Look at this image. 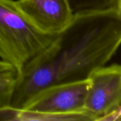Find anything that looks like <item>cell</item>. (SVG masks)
<instances>
[{
    "instance_id": "6da1fadb",
    "label": "cell",
    "mask_w": 121,
    "mask_h": 121,
    "mask_svg": "<svg viewBox=\"0 0 121 121\" xmlns=\"http://www.w3.org/2000/svg\"><path fill=\"white\" fill-rule=\"evenodd\" d=\"M121 43L120 11L74 15L50 45L18 73L9 106L23 109L49 87L87 80L111 60Z\"/></svg>"
},
{
    "instance_id": "7a4b0ae2",
    "label": "cell",
    "mask_w": 121,
    "mask_h": 121,
    "mask_svg": "<svg viewBox=\"0 0 121 121\" xmlns=\"http://www.w3.org/2000/svg\"><path fill=\"white\" fill-rule=\"evenodd\" d=\"M56 35L37 28L17 8L15 0H0V60L18 73L50 45Z\"/></svg>"
},
{
    "instance_id": "3957f363",
    "label": "cell",
    "mask_w": 121,
    "mask_h": 121,
    "mask_svg": "<svg viewBox=\"0 0 121 121\" xmlns=\"http://www.w3.org/2000/svg\"><path fill=\"white\" fill-rule=\"evenodd\" d=\"M84 111L94 121L121 108V67L118 64L96 69L88 78Z\"/></svg>"
},
{
    "instance_id": "277c9868",
    "label": "cell",
    "mask_w": 121,
    "mask_h": 121,
    "mask_svg": "<svg viewBox=\"0 0 121 121\" xmlns=\"http://www.w3.org/2000/svg\"><path fill=\"white\" fill-rule=\"evenodd\" d=\"M88 86V79L52 86L34 96L23 110L51 115L86 113L84 104Z\"/></svg>"
},
{
    "instance_id": "5b68a950",
    "label": "cell",
    "mask_w": 121,
    "mask_h": 121,
    "mask_svg": "<svg viewBox=\"0 0 121 121\" xmlns=\"http://www.w3.org/2000/svg\"><path fill=\"white\" fill-rule=\"evenodd\" d=\"M15 4L37 28L47 34L60 33L74 17L67 0H16Z\"/></svg>"
},
{
    "instance_id": "8992f818",
    "label": "cell",
    "mask_w": 121,
    "mask_h": 121,
    "mask_svg": "<svg viewBox=\"0 0 121 121\" xmlns=\"http://www.w3.org/2000/svg\"><path fill=\"white\" fill-rule=\"evenodd\" d=\"M74 15L116 11L121 12V0H67Z\"/></svg>"
},
{
    "instance_id": "52a82bcc",
    "label": "cell",
    "mask_w": 121,
    "mask_h": 121,
    "mask_svg": "<svg viewBox=\"0 0 121 121\" xmlns=\"http://www.w3.org/2000/svg\"><path fill=\"white\" fill-rule=\"evenodd\" d=\"M18 77L15 69L0 72V108L10 106Z\"/></svg>"
},
{
    "instance_id": "ba28073f",
    "label": "cell",
    "mask_w": 121,
    "mask_h": 121,
    "mask_svg": "<svg viewBox=\"0 0 121 121\" xmlns=\"http://www.w3.org/2000/svg\"><path fill=\"white\" fill-rule=\"evenodd\" d=\"M121 116V107L118 108L108 114L105 115L103 118H101L100 121H120Z\"/></svg>"
},
{
    "instance_id": "9c48e42d",
    "label": "cell",
    "mask_w": 121,
    "mask_h": 121,
    "mask_svg": "<svg viewBox=\"0 0 121 121\" xmlns=\"http://www.w3.org/2000/svg\"><path fill=\"white\" fill-rule=\"evenodd\" d=\"M12 69H14V68L11 65L0 60V72L6 71V70H10Z\"/></svg>"
}]
</instances>
